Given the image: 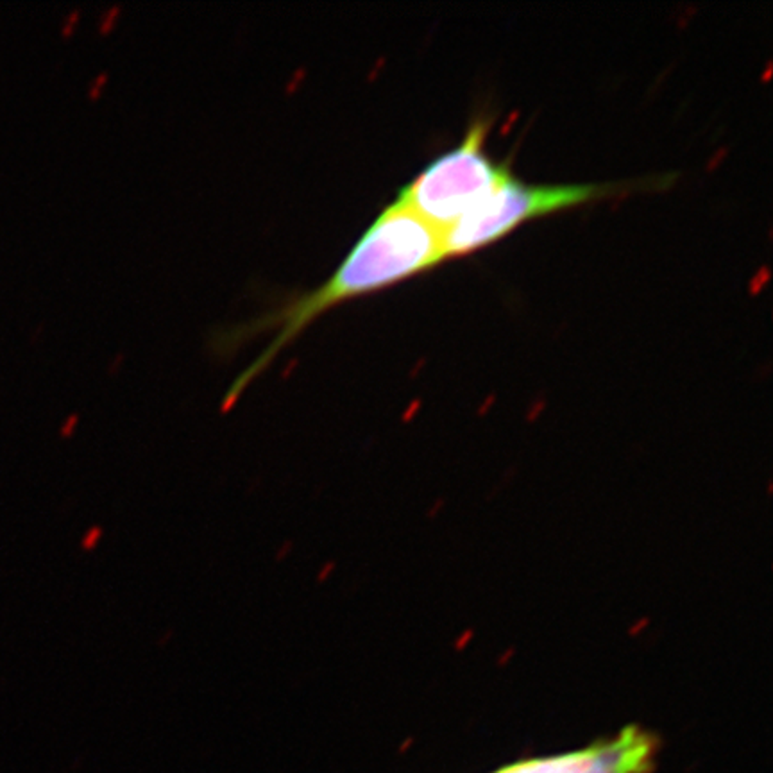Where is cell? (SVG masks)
<instances>
[{
    "label": "cell",
    "instance_id": "cell-1",
    "mask_svg": "<svg viewBox=\"0 0 773 773\" xmlns=\"http://www.w3.org/2000/svg\"><path fill=\"white\" fill-rule=\"evenodd\" d=\"M443 260H446L443 233L396 197L394 203L378 213L373 224L362 233L324 283L287 299L273 312L233 331L235 337L228 338L231 344L249 335L269 331L273 333V340L233 381L224 400L226 407L273 363L278 353L283 351L328 310L401 283L415 274L433 269Z\"/></svg>",
    "mask_w": 773,
    "mask_h": 773
},
{
    "label": "cell",
    "instance_id": "cell-2",
    "mask_svg": "<svg viewBox=\"0 0 773 773\" xmlns=\"http://www.w3.org/2000/svg\"><path fill=\"white\" fill-rule=\"evenodd\" d=\"M485 122L473 123L455 149L433 160L398 196L440 233L512 176L485 153Z\"/></svg>",
    "mask_w": 773,
    "mask_h": 773
},
{
    "label": "cell",
    "instance_id": "cell-3",
    "mask_svg": "<svg viewBox=\"0 0 773 773\" xmlns=\"http://www.w3.org/2000/svg\"><path fill=\"white\" fill-rule=\"evenodd\" d=\"M616 192L617 185H525L510 176L443 233L444 254L462 256L503 238L523 222Z\"/></svg>",
    "mask_w": 773,
    "mask_h": 773
},
{
    "label": "cell",
    "instance_id": "cell-4",
    "mask_svg": "<svg viewBox=\"0 0 773 773\" xmlns=\"http://www.w3.org/2000/svg\"><path fill=\"white\" fill-rule=\"evenodd\" d=\"M657 743L652 734L628 727L612 739L552 757L527 759L492 773H648Z\"/></svg>",
    "mask_w": 773,
    "mask_h": 773
}]
</instances>
